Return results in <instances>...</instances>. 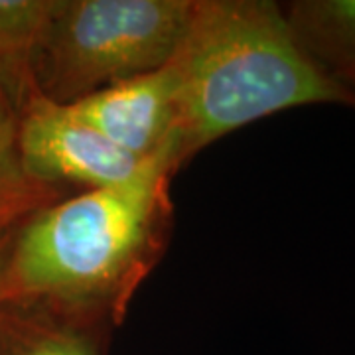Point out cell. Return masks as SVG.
<instances>
[{
	"label": "cell",
	"mask_w": 355,
	"mask_h": 355,
	"mask_svg": "<svg viewBox=\"0 0 355 355\" xmlns=\"http://www.w3.org/2000/svg\"><path fill=\"white\" fill-rule=\"evenodd\" d=\"M282 10L306 53L355 95V0H296Z\"/></svg>",
	"instance_id": "6"
},
{
	"label": "cell",
	"mask_w": 355,
	"mask_h": 355,
	"mask_svg": "<svg viewBox=\"0 0 355 355\" xmlns=\"http://www.w3.org/2000/svg\"><path fill=\"white\" fill-rule=\"evenodd\" d=\"M58 0H0V60L30 62Z\"/></svg>",
	"instance_id": "8"
},
{
	"label": "cell",
	"mask_w": 355,
	"mask_h": 355,
	"mask_svg": "<svg viewBox=\"0 0 355 355\" xmlns=\"http://www.w3.org/2000/svg\"><path fill=\"white\" fill-rule=\"evenodd\" d=\"M170 67L178 168L214 140L280 111L306 105L355 109V95L306 53L284 10L270 0H196Z\"/></svg>",
	"instance_id": "2"
},
{
	"label": "cell",
	"mask_w": 355,
	"mask_h": 355,
	"mask_svg": "<svg viewBox=\"0 0 355 355\" xmlns=\"http://www.w3.org/2000/svg\"><path fill=\"white\" fill-rule=\"evenodd\" d=\"M34 316L14 336L8 355H105L107 330L34 308Z\"/></svg>",
	"instance_id": "7"
},
{
	"label": "cell",
	"mask_w": 355,
	"mask_h": 355,
	"mask_svg": "<svg viewBox=\"0 0 355 355\" xmlns=\"http://www.w3.org/2000/svg\"><path fill=\"white\" fill-rule=\"evenodd\" d=\"M172 139L121 184L85 190L28 216L10 245L0 302H22L85 326H119L172 227Z\"/></svg>",
	"instance_id": "1"
},
{
	"label": "cell",
	"mask_w": 355,
	"mask_h": 355,
	"mask_svg": "<svg viewBox=\"0 0 355 355\" xmlns=\"http://www.w3.org/2000/svg\"><path fill=\"white\" fill-rule=\"evenodd\" d=\"M196 0H58L30 58L32 85L55 103L168 65L188 34Z\"/></svg>",
	"instance_id": "3"
},
{
	"label": "cell",
	"mask_w": 355,
	"mask_h": 355,
	"mask_svg": "<svg viewBox=\"0 0 355 355\" xmlns=\"http://www.w3.org/2000/svg\"><path fill=\"white\" fill-rule=\"evenodd\" d=\"M16 146L26 174L50 188L99 190L132 178L144 162L85 125L67 105L44 97L32 81L18 113Z\"/></svg>",
	"instance_id": "4"
},
{
	"label": "cell",
	"mask_w": 355,
	"mask_h": 355,
	"mask_svg": "<svg viewBox=\"0 0 355 355\" xmlns=\"http://www.w3.org/2000/svg\"><path fill=\"white\" fill-rule=\"evenodd\" d=\"M2 231V229H0ZM4 259H6V254H4V245H2V235H0V275H2V266H4Z\"/></svg>",
	"instance_id": "9"
},
{
	"label": "cell",
	"mask_w": 355,
	"mask_h": 355,
	"mask_svg": "<svg viewBox=\"0 0 355 355\" xmlns=\"http://www.w3.org/2000/svg\"><path fill=\"white\" fill-rule=\"evenodd\" d=\"M71 113L114 146L146 160L174 132L176 85L170 64L83 99L67 103Z\"/></svg>",
	"instance_id": "5"
}]
</instances>
